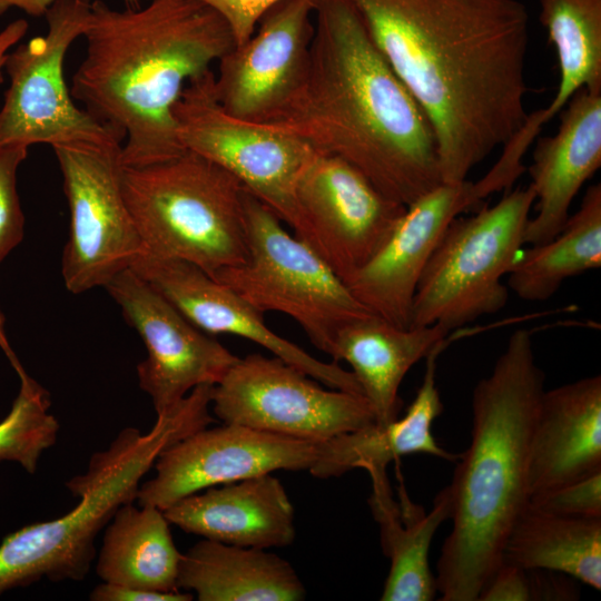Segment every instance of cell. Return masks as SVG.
<instances>
[{"label": "cell", "mask_w": 601, "mask_h": 601, "mask_svg": "<svg viewBox=\"0 0 601 601\" xmlns=\"http://www.w3.org/2000/svg\"><path fill=\"white\" fill-rule=\"evenodd\" d=\"M432 126L442 181L459 184L528 114L530 16L521 0H349Z\"/></svg>", "instance_id": "6da1fadb"}, {"label": "cell", "mask_w": 601, "mask_h": 601, "mask_svg": "<svg viewBox=\"0 0 601 601\" xmlns=\"http://www.w3.org/2000/svg\"><path fill=\"white\" fill-rule=\"evenodd\" d=\"M264 124L362 173L404 206L441 184L432 126L349 0H317L305 70Z\"/></svg>", "instance_id": "7a4b0ae2"}, {"label": "cell", "mask_w": 601, "mask_h": 601, "mask_svg": "<svg viewBox=\"0 0 601 601\" xmlns=\"http://www.w3.org/2000/svg\"><path fill=\"white\" fill-rule=\"evenodd\" d=\"M117 10L90 2L86 56L70 95L122 138L124 167L181 154L174 107L186 85L234 46L225 20L198 0Z\"/></svg>", "instance_id": "3957f363"}, {"label": "cell", "mask_w": 601, "mask_h": 601, "mask_svg": "<svg viewBox=\"0 0 601 601\" xmlns=\"http://www.w3.org/2000/svg\"><path fill=\"white\" fill-rule=\"evenodd\" d=\"M544 388L532 334L519 328L472 393L471 442L455 461L452 529L435 577L441 601H477L530 501L529 450Z\"/></svg>", "instance_id": "277c9868"}, {"label": "cell", "mask_w": 601, "mask_h": 601, "mask_svg": "<svg viewBox=\"0 0 601 601\" xmlns=\"http://www.w3.org/2000/svg\"><path fill=\"white\" fill-rule=\"evenodd\" d=\"M213 385H200L157 414L146 434L125 427L86 473L66 486L78 503L65 515L30 524L0 543V594L43 578L82 580L96 555L95 540L117 510L137 499L140 481L158 456L187 435L209 426Z\"/></svg>", "instance_id": "5b68a950"}, {"label": "cell", "mask_w": 601, "mask_h": 601, "mask_svg": "<svg viewBox=\"0 0 601 601\" xmlns=\"http://www.w3.org/2000/svg\"><path fill=\"white\" fill-rule=\"evenodd\" d=\"M126 204L145 254L197 266L211 277L247 255L245 188L190 151L124 167Z\"/></svg>", "instance_id": "8992f818"}, {"label": "cell", "mask_w": 601, "mask_h": 601, "mask_svg": "<svg viewBox=\"0 0 601 601\" xmlns=\"http://www.w3.org/2000/svg\"><path fill=\"white\" fill-rule=\"evenodd\" d=\"M534 206L530 186L505 191L493 206L455 217L417 284L410 326L440 325L452 332L508 303L503 284L524 246Z\"/></svg>", "instance_id": "52a82bcc"}, {"label": "cell", "mask_w": 601, "mask_h": 601, "mask_svg": "<svg viewBox=\"0 0 601 601\" xmlns=\"http://www.w3.org/2000/svg\"><path fill=\"white\" fill-rule=\"evenodd\" d=\"M244 207L246 258L213 277L263 315L277 312L293 318L312 344L331 356L337 332L373 313L314 249L248 191Z\"/></svg>", "instance_id": "ba28073f"}, {"label": "cell", "mask_w": 601, "mask_h": 601, "mask_svg": "<svg viewBox=\"0 0 601 601\" xmlns=\"http://www.w3.org/2000/svg\"><path fill=\"white\" fill-rule=\"evenodd\" d=\"M90 2L55 0L45 14L47 33L9 51L0 146L47 144L53 149L122 145L118 132L76 105L65 81V58L87 29Z\"/></svg>", "instance_id": "9c48e42d"}, {"label": "cell", "mask_w": 601, "mask_h": 601, "mask_svg": "<svg viewBox=\"0 0 601 601\" xmlns=\"http://www.w3.org/2000/svg\"><path fill=\"white\" fill-rule=\"evenodd\" d=\"M184 150L219 166L265 204L296 235L298 175L313 150L274 126L226 111L216 98L214 70L191 79L174 107Z\"/></svg>", "instance_id": "30bf717a"}, {"label": "cell", "mask_w": 601, "mask_h": 601, "mask_svg": "<svg viewBox=\"0 0 601 601\" xmlns=\"http://www.w3.org/2000/svg\"><path fill=\"white\" fill-rule=\"evenodd\" d=\"M211 407L223 423L314 442L375 423L362 394L326 390L274 355L238 357L213 385Z\"/></svg>", "instance_id": "8fae6325"}, {"label": "cell", "mask_w": 601, "mask_h": 601, "mask_svg": "<svg viewBox=\"0 0 601 601\" xmlns=\"http://www.w3.org/2000/svg\"><path fill=\"white\" fill-rule=\"evenodd\" d=\"M70 224L62 278L72 294L105 287L145 254L125 200L121 145L57 147Z\"/></svg>", "instance_id": "7c38bea8"}, {"label": "cell", "mask_w": 601, "mask_h": 601, "mask_svg": "<svg viewBox=\"0 0 601 601\" xmlns=\"http://www.w3.org/2000/svg\"><path fill=\"white\" fill-rule=\"evenodd\" d=\"M295 198L300 217L295 236L344 283L378 252L406 208L348 162L314 150L298 175Z\"/></svg>", "instance_id": "4fadbf2b"}, {"label": "cell", "mask_w": 601, "mask_h": 601, "mask_svg": "<svg viewBox=\"0 0 601 601\" xmlns=\"http://www.w3.org/2000/svg\"><path fill=\"white\" fill-rule=\"evenodd\" d=\"M105 288L145 344L147 356L137 365V375L156 414L174 406L197 386L217 384L238 359L190 323L134 269L120 272Z\"/></svg>", "instance_id": "5bb4252c"}, {"label": "cell", "mask_w": 601, "mask_h": 601, "mask_svg": "<svg viewBox=\"0 0 601 601\" xmlns=\"http://www.w3.org/2000/svg\"><path fill=\"white\" fill-rule=\"evenodd\" d=\"M321 442L224 423L200 428L167 447L154 466L156 475L140 484V505L166 510L205 489L278 470L309 471Z\"/></svg>", "instance_id": "9a60e30c"}, {"label": "cell", "mask_w": 601, "mask_h": 601, "mask_svg": "<svg viewBox=\"0 0 601 601\" xmlns=\"http://www.w3.org/2000/svg\"><path fill=\"white\" fill-rule=\"evenodd\" d=\"M316 1H278L216 62L214 90L226 111L264 122L285 102L307 63Z\"/></svg>", "instance_id": "2e32d148"}, {"label": "cell", "mask_w": 601, "mask_h": 601, "mask_svg": "<svg viewBox=\"0 0 601 601\" xmlns=\"http://www.w3.org/2000/svg\"><path fill=\"white\" fill-rule=\"evenodd\" d=\"M477 203L472 181L441 184L406 206L383 246L345 285L370 312L408 327L417 284L443 234Z\"/></svg>", "instance_id": "e0dca14e"}, {"label": "cell", "mask_w": 601, "mask_h": 601, "mask_svg": "<svg viewBox=\"0 0 601 601\" xmlns=\"http://www.w3.org/2000/svg\"><path fill=\"white\" fill-rule=\"evenodd\" d=\"M190 323L207 334H230L266 348L329 388L362 394L351 371L326 363L274 333L256 311L227 285L197 266L142 255L130 267ZM363 395V394H362Z\"/></svg>", "instance_id": "ac0fdd59"}, {"label": "cell", "mask_w": 601, "mask_h": 601, "mask_svg": "<svg viewBox=\"0 0 601 601\" xmlns=\"http://www.w3.org/2000/svg\"><path fill=\"white\" fill-rule=\"evenodd\" d=\"M561 111L558 131L540 138L533 151L535 216L524 245L543 244L563 228L577 194L601 166V90L580 89Z\"/></svg>", "instance_id": "d6986e66"}, {"label": "cell", "mask_w": 601, "mask_h": 601, "mask_svg": "<svg viewBox=\"0 0 601 601\" xmlns=\"http://www.w3.org/2000/svg\"><path fill=\"white\" fill-rule=\"evenodd\" d=\"M164 514L187 533L237 546L282 548L296 535L293 504L272 473L205 489Z\"/></svg>", "instance_id": "ffe728a7"}, {"label": "cell", "mask_w": 601, "mask_h": 601, "mask_svg": "<svg viewBox=\"0 0 601 601\" xmlns=\"http://www.w3.org/2000/svg\"><path fill=\"white\" fill-rule=\"evenodd\" d=\"M601 469V376L544 391L529 450L530 497Z\"/></svg>", "instance_id": "44dd1931"}, {"label": "cell", "mask_w": 601, "mask_h": 601, "mask_svg": "<svg viewBox=\"0 0 601 601\" xmlns=\"http://www.w3.org/2000/svg\"><path fill=\"white\" fill-rule=\"evenodd\" d=\"M450 333L436 324L401 327L368 314L337 332L331 357L351 366L375 424L386 425L398 417V391L407 372Z\"/></svg>", "instance_id": "7402d4cb"}, {"label": "cell", "mask_w": 601, "mask_h": 601, "mask_svg": "<svg viewBox=\"0 0 601 601\" xmlns=\"http://www.w3.org/2000/svg\"><path fill=\"white\" fill-rule=\"evenodd\" d=\"M450 341L446 337L426 355L422 384L403 417L321 442L318 459L309 473L328 479L354 469H386L391 461L410 454H427L455 463L459 455L440 446L432 433L433 422L443 411L436 384L437 358Z\"/></svg>", "instance_id": "603a6c76"}, {"label": "cell", "mask_w": 601, "mask_h": 601, "mask_svg": "<svg viewBox=\"0 0 601 601\" xmlns=\"http://www.w3.org/2000/svg\"><path fill=\"white\" fill-rule=\"evenodd\" d=\"M372 480L370 505L378 523L382 548L390 559V571L382 601H431L437 589L428 563L433 536L451 515V493L446 485L425 513L405 493L401 502L392 495L386 469L367 470Z\"/></svg>", "instance_id": "cb8c5ba5"}, {"label": "cell", "mask_w": 601, "mask_h": 601, "mask_svg": "<svg viewBox=\"0 0 601 601\" xmlns=\"http://www.w3.org/2000/svg\"><path fill=\"white\" fill-rule=\"evenodd\" d=\"M178 588L199 601H299L305 587L289 562L266 549L204 539L181 556Z\"/></svg>", "instance_id": "d4e9b609"}, {"label": "cell", "mask_w": 601, "mask_h": 601, "mask_svg": "<svg viewBox=\"0 0 601 601\" xmlns=\"http://www.w3.org/2000/svg\"><path fill=\"white\" fill-rule=\"evenodd\" d=\"M164 511L152 505H121L106 525L96 571L104 582L137 589L179 591L183 554Z\"/></svg>", "instance_id": "484cf974"}, {"label": "cell", "mask_w": 601, "mask_h": 601, "mask_svg": "<svg viewBox=\"0 0 601 601\" xmlns=\"http://www.w3.org/2000/svg\"><path fill=\"white\" fill-rule=\"evenodd\" d=\"M502 561L554 571L601 589V519L559 515L530 501L513 524Z\"/></svg>", "instance_id": "4316f807"}, {"label": "cell", "mask_w": 601, "mask_h": 601, "mask_svg": "<svg viewBox=\"0 0 601 601\" xmlns=\"http://www.w3.org/2000/svg\"><path fill=\"white\" fill-rule=\"evenodd\" d=\"M508 273V288L526 302H544L570 277L601 266V185L590 186L579 209L550 240L526 245Z\"/></svg>", "instance_id": "83f0119b"}, {"label": "cell", "mask_w": 601, "mask_h": 601, "mask_svg": "<svg viewBox=\"0 0 601 601\" xmlns=\"http://www.w3.org/2000/svg\"><path fill=\"white\" fill-rule=\"evenodd\" d=\"M540 22L555 49L560 79L554 98L535 111L539 125L580 89L601 90V0H539Z\"/></svg>", "instance_id": "f1b7e54d"}, {"label": "cell", "mask_w": 601, "mask_h": 601, "mask_svg": "<svg viewBox=\"0 0 601 601\" xmlns=\"http://www.w3.org/2000/svg\"><path fill=\"white\" fill-rule=\"evenodd\" d=\"M18 375L19 393L0 422V461L17 462L35 473L41 454L57 441L59 423L49 412V393L24 370Z\"/></svg>", "instance_id": "f546056e"}, {"label": "cell", "mask_w": 601, "mask_h": 601, "mask_svg": "<svg viewBox=\"0 0 601 601\" xmlns=\"http://www.w3.org/2000/svg\"><path fill=\"white\" fill-rule=\"evenodd\" d=\"M27 155L26 146H0V264L22 242L24 235L17 171Z\"/></svg>", "instance_id": "4dcf8cb0"}, {"label": "cell", "mask_w": 601, "mask_h": 601, "mask_svg": "<svg viewBox=\"0 0 601 601\" xmlns=\"http://www.w3.org/2000/svg\"><path fill=\"white\" fill-rule=\"evenodd\" d=\"M530 502L559 515L601 519V469L534 495Z\"/></svg>", "instance_id": "1f68e13d"}, {"label": "cell", "mask_w": 601, "mask_h": 601, "mask_svg": "<svg viewBox=\"0 0 601 601\" xmlns=\"http://www.w3.org/2000/svg\"><path fill=\"white\" fill-rule=\"evenodd\" d=\"M216 11L229 27L235 46L244 43L259 20L280 0H198Z\"/></svg>", "instance_id": "d6a6232c"}, {"label": "cell", "mask_w": 601, "mask_h": 601, "mask_svg": "<svg viewBox=\"0 0 601 601\" xmlns=\"http://www.w3.org/2000/svg\"><path fill=\"white\" fill-rule=\"evenodd\" d=\"M533 583L528 570L502 561L484 584L477 601H531Z\"/></svg>", "instance_id": "836d02e7"}, {"label": "cell", "mask_w": 601, "mask_h": 601, "mask_svg": "<svg viewBox=\"0 0 601 601\" xmlns=\"http://www.w3.org/2000/svg\"><path fill=\"white\" fill-rule=\"evenodd\" d=\"M92 601H190V592H158L108 582L98 584L89 595Z\"/></svg>", "instance_id": "e575fe53"}, {"label": "cell", "mask_w": 601, "mask_h": 601, "mask_svg": "<svg viewBox=\"0 0 601 601\" xmlns=\"http://www.w3.org/2000/svg\"><path fill=\"white\" fill-rule=\"evenodd\" d=\"M28 22L24 19H17L10 22L0 31V83L2 82V69L10 49L17 45L28 31Z\"/></svg>", "instance_id": "d590c367"}, {"label": "cell", "mask_w": 601, "mask_h": 601, "mask_svg": "<svg viewBox=\"0 0 601 601\" xmlns=\"http://www.w3.org/2000/svg\"><path fill=\"white\" fill-rule=\"evenodd\" d=\"M55 0H0V16L11 8H18L32 17H42Z\"/></svg>", "instance_id": "8d00e7d4"}, {"label": "cell", "mask_w": 601, "mask_h": 601, "mask_svg": "<svg viewBox=\"0 0 601 601\" xmlns=\"http://www.w3.org/2000/svg\"><path fill=\"white\" fill-rule=\"evenodd\" d=\"M0 347L2 348V351L4 352L7 357L9 358V361H10L11 365L13 366V368L16 370V372L19 373L20 371H22L23 367L20 364V362L18 361V358L16 357V355H14V353H13L12 348L10 347L9 342L7 339L6 332H4V316L1 313V311H0Z\"/></svg>", "instance_id": "74e56055"}, {"label": "cell", "mask_w": 601, "mask_h": 601, "mask_svg": "<svg viewBox=\"0 0 601 601\" xmlns=\"http://www.w3.org/2000/svg\"><path fill=\"white\" fill-rule=\"evenodd\" d=\"M125 2H126V4H127V7H129V8H137V7H139L138 0H125Z\"/></svg>", "instance_id": "f35d334b"}]
</instances>
